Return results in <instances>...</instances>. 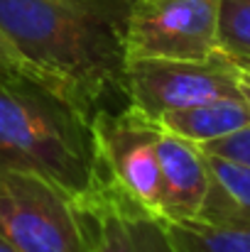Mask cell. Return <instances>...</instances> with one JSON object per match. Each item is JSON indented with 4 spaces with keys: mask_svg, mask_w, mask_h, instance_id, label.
Wrapping results in <instances>:
<instances>
[{
    "mask_svg": "<svg viewBox=\"0 0 250 252\" xmlns=\"http://www.w3.org/2000/svg\"><path fill=\"white\" fill-rule=\"evenodd\" d=\"M133 0H0V32L47 88L93 115L123 91Z\"/></svg>",
    "mask_w": 250,
    "mask_h": 252,
    "instance_id": "6da1fadb",
    "label": "cell"
},
{
    "mask_svg": "<svg viewBox=\"0 0 250 252\" xmlns=\"http://www.w3.org/2000/svg\"><path fill=\"white\" fill-rule=\"evenodd\" d=\"M0 171L49 179L74 201L98 184L91 118L25 76H0Z\"/></svg>",
    "mask_w": 250,
    "mask_h": 252,
    "instance_id": "7a4b0ae2",
    "label": "cell"
},
{
    "mask_svg": "<svg viewBox=\"0 0 250 252\" xmlns=\"http://www.w3.org/2000/svg\"><path fill=\"white\" fill-rule=\"evenodd\" d=\"M91 132L98 176L140 208L162 218V125L157 118L133 103L118 113L98 108L91 115Z\"/></svg>",
    "mask_w": 250,
    "mask_h": 252,
    "instance_id": "3957f363",
    "label": "cell"
},
{
    "mask_svg": "<svg viewBox=\"0 0 250 252\" xmlns=\"http://www.w3.org/2000/svg\"><path fill=\"white\" fill-rule=\"evenodd\" d=\"M0 238L17 252H86L74 198L27 171H0Z\"/></svg>",
    "mask_w": 250,
    "mask_h": 252,
    "instance_id": "277c9868",
    "label": "cell"
},
{
    "mask_svg": "<svg viewBox=\"0 0 250 252\" xmlns=\"http://www.w3.org/2000/svg\"><path fill=\"white\" fill-rule=\"evenodd\" d=\"M221 0H133L128 59L209 62L218 52Z\"/></svg>",
    "mask_w": 250,
    "mask_h": 252,
    "instance_id": "5b68a950",
    "label": "cell"
},
{
    "mask_svg": "<svg viewBox=\"0 0 250 252\" xmlns=\"http://www.w3.org/2000/svg\"><path fill=\"white\" fill-rule=\"evenodd\" d=\"M120 88L128 103L143 108L152 118H160L167 110L238 98L241 76L218 52L209 62L128 59Z\"/></svg>",
    "mask_w": 250,
    "mask_h": 252,
    "instance_id": "8992f818",
    "label": "cell"
},
{
    "mask_svg": "<svg viewBox=\"0 0 250 252\" xmlns=\"http://www.w3.org/2000/svg\"><path fill=\"white\" fill-rule=\"evenodd\" d=\"M86 252H174L167 223L140 208L98 176L79 201Z\"/></svg>",
    "mask_w": 250,
    "mask_h": 252,
    "instance_id": "52a82bcc",
    "label": "cell"
},
{
    "mask_svg": "<svg viewBox=\"0 0 250 252\" xmlns=\"http://www.w3.org/2000/svg\"><path fill=\"white\" fill-rule=\"evenodd\" d=\"M160 181H162V220H196L211 191V174L199 145L186 142L162 127L160 137Z\"/></svg>",
    "mask_w": 250,
    "mask_h": 252,
    "instance_id": "ba28073f",
    "label": "cell"
},
{
    "mask_svg": "<svg viewBox=\"0 0 250 252\" xmlns=\"http://www.w3.org/2000/svg\"><path fill=\"white\" fill-rule=\"evenodd\" d=\"M157 123L167 132L201 147L248 130L250 108L238 95V98H223V100L191 105L181 110H167L157 118Z\"/></svg>",
    "mask_w": 250,
    "mask_h": 252,
    "instance_id": "9c48e42d",
    "label": "cell"
},
{
    "mask_svg": "<svg viewBox=\"0 0 250 252\" xmlns=\"http://www.w3.org/2000/svg\"><path fill=\"white\" fill-rule=\"evenodd\" d=\"M204 157L211 174V191L199 218L211 223L250 225V164L209 152H204Z\"/></svg>",
    "mask_w": 250,
    "mask_h": 252,
    "instance_id": "30bf717a",
    "label": "cell"
},
{
    "mask_svg": "<svg viewBox=\"0 0 250 252\" xmlns=\"http://www.w3.org/2000/svg\"><path fill=\"white\" fill-rule=\"evenodd\" d=\"M174 252H250V225L184 220L167 223Z\"/></svg>",
    "mask_w": 250,
    "mask_h": 252,
    "instance_id": "8fae6325",
    "label": "cell"
},
{
    "mask_svg": "<svg viewBox=\"0 0 250 252\" xmlns=\"http://www.w3.org/2000/svg\"><path fill=\"white\" fill-rule=\"evenodd\" d=\"M218 52L250 59V0H221Z\"/></svg>",
    "mask_w": 250,
    "mask_h": 252,
    "instance_id": "7c38bea8",
    "label": "cell"
},
{
    "mask_svg": "<svg viewBox=\"0 0 250 252\" xmlns=\"http://www.w3.org/2000/svg\"><path fill=\"white\" fill-rule=\"evenodd\" d=\"M201 150L209 152V155L223 157V159H233V162L250 164V127L248 130H243V132L231 135V137H223V140H216V142L201 145Z\"/></svg>",
    "mask_w": 250,
    "mask_h": 252,
    "instance_id": "4fadbf2b",
    "label": "cell"
},
{
    "mask_svg": "<svg viewBox=\"0 0 250 252\" xmlns=\"http://www.w3.org/2000/svg\"><path fill=\"white\" fill-rule=\"evenodd\" d=\"M0 76H25V79H32V81H37V84L47 86L42 81V76L12 49V44L2 37V32H0ZM52 91V88H49Z\"/></svg>",
    "mask_w": 250,
    "mask_h": 252,
    "instance_id": "5bb4252c",
    "label": "cell"
},
{
    "mask_svg": "<svg viewBox=\"0 0 250 252\" xmlns=\"http://www.w3.org/2000/svg\"><path fill=\"white\" fill-rule=\"evenodd\" d=\"M236 71H238V69H236ZM238 76H241V98L246 100V105L250 108V74L238 71Z\"/></svg>",
    "mask_w": 250,
    "mask_h": 252,
    "instance_id": "9a60e30c",
    "label": "cell"
},
{
    "mask_svg": "<svg viewBox=\"0 0 250 252\" xmlns=\"http://www.w3.org/2000/svg\"><path fill=\"white\" fill-rule=\"evenodd\" d=\"M218 54H221V52H218ZM223 57H226V54H223ZM226 59H228V62H231L238 71H246V74H250V59H248V57H226Z\"/></svg>",
    "mask_w": 250,
    "mask_h": 252,
    "instance_id": "2e32d148",
    "label": "cell"
},
{
    "mask_svg": "<svg viewBox=\"0 0 250 252\" xmlns=\"http://www.w3.org/2000/svg\"><path fill=\"white\" fill-rule=\"evenodd\" d=\"M0 252H17V250H15L12 245H7V243H5V240L0 238Z\"/></svg>",
    "mask_w": 250,
    "mask_h": 252,
    "instance_id": "e0dca14e",
    "label": "cell"
}]
</instances>
